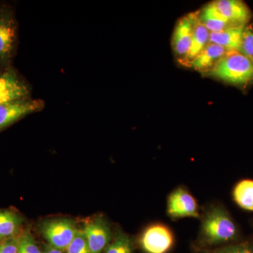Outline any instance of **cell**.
I'll list each match as a JSON object with an SVG mask.
<instances>
[{"mask_svg": "<svg viewBox=\"0 0 253 253\" xmlns=\"http://www.w3.org/2000/svg\"><path fill=\"white\" fill-rule=\"evenodd\" d=\"M206 73L226 84L246 89L253 84V59L240 51L227 52Z\"/></svg>", "mask_w": 253, "mask_h": 253, "instance_id": "cell-1", "label": "cell"}, {"mask_svg": "<svg viewBox=\"0 0 253 253\" xmlns=\"http://www.w3.org/2000/svg\"><path fill=\"white\" fill-rule=\"evenodd\" d=\"M201 234L206 244L219 245L234 241L239 233L229 214L222 208H214L205 217Z\"/></svg>", "mask_w": 253, "mask_h": 253, "instance_id": "cell-2", "label": "cell"}, {"mask_svg": "<svg viewBox=\"0 0 253 253\" xmlns=\"http://www.w3.org/2000/svg\"><path fill=\"white\" fill-rule=\"evenodd\" d=\"M76 223L68 218L44 221L41 226L42 235L49 246L66 251L78 232Z\"/></svg>", "mask_w": 253, "mask_h": 253, "instance_id": "cell-3", "label": "cell"}, {"mask_svg": "<svg viewBox=\"0 0 253 253\" xmlns=\"http://www.w3.org/2000/svg\"><path fill=\"white\" fill-rule=\"evenodd\" d=\"M44 103L42 100L22 98L0 104V131L31 113L41 111Z\"/></svg>", "mask_w": 253, "mask_h": 253, "instance_id": "cell-4", "label": "cell"}, {"mask_svg": "<svg viewBox=\"0 0 253 253\" xmlns=\"http://www.w3.org/2000/svg\"><path fill=\"white\" fill-rule=\"evenodd\" d=\"M17 25L11 10L0 7V63L7 64L16 44Z\"/></svg>", "mask_w": 253, "mask_h": 253, "instance_id": "cell-5", "label": "cell"}, {"mask_svg": "<svg viewBox=\"0 0 253 253\" xmlns=\"http://www.w3.org/2000/svg\"><path fill=\"white\" fill-rule=\"evenodd\" d=\"M173 244L172 233L167 226L161 224L149 226L140 239L141 249L146 253H168Z\"/></svg>", "mask_w": 253, "mask_h": 253, "instance_id": "cell-6", "label": "cell"}, {"mask_svg": "<svg viewBox=\"0 0 253 253\" xmlns=\"http://www.w3.org/2000/svg\"><path fill=\"white\" fill-rule=\"evenodd\" d=\"M198 20V12L183 16L176 23L172 39V49L179 59L185 57L192 40L195 24Z\"/></svg>", "mask_w": 253, "mask_h": 253, "instance_id": "cell-7", "label": "cell"}, {"mask_svg": "<svg viewBox=\"0 0 253 253\" xmlns=\"http://www.w3.org/2000/svg\"><path fill=\"white\" fill-rule=\"evenodd\" d=\"M83 232L91 253H102L111 242V229L104 217H97L88 222Z\"/></svg>", "mask_w": 253, "mask_h": 253, "instance_id": "cell-8", "label": "cell"}, {"mask_svg": "<svg viewBox=\"0 0 253 253\" xmlns=\"http://www.w3.org/2000/svg\"><path fill=\"white\" fill-rule=\"evenodd\" d=\"M168 213L171 217H199L196 200L186 190L179 188L169 195Z\"/></svg>", "mask_w": 253, "mask_h": 253, "instance_id": "cell-9", "label": "cell"}, {"mask_svg": "<svg viewBox=\"0 0 253 253\" xmlns=\"http://www.w3.org/2000/svg\"><path fill=\"white\" fill-rule=\"evenodd\" d=\"M218 11L234 26H247L253 14L249 6L241 0H217L213 1Z\"/></svg>", "mask_w": 253, "mask_h": 253, "instance_id": "cell-10", "label": "cell"}, {"mask_svg": "<svg viewBox=\"0 0 253 253\" xmlns=\"http://www.w3.org/2000/svg\"><path fill=\"white\" fill-rule=\"evenodd\" d=\"M28 94V86L18 78L14 71L9 70L0 75V104L26 98Z\"/></svg>", "mask_w": 253, "mask_h": 253, "instance_id": "cell-11", "label": "cell"}, {"mask_svg": "<svg viewBox=\"0 0 253 253\" xmlns=\"http://www.w3.org/2000/svg\"><path fill=\"white\" fill-rule=\"evenodd\" d=\"M246 26H231L219 33H211L210 43L222 46L228 52L239 51Z\"/></svg>", "mask_w": 253, "mask_h": 253, "instance_id": "cell-12", "label": "cell"}, {"mask_svg": "<svg viewBox=\"0 0 253 253\" xmlns=\"http://www.w3.org/2000/svg\"><path fill=\"white\" fill-rule=\"evenodd\" d=\"M226 51L222 46L209 43L206 47L194 59L186 66L196 70L207 73L223 57Z\"/></svg>", "mask_w": 253, "mask_h": 253, "instance_id": "cell-13", "label": "cell"}, {"mask_svg": "<svg viewBox=\"0 0 253 253\" xmlns=\"http://www.w3.org/2000/svg\"><path fill=\"white\" fill-rule=\"evenodd\" d=\"M24 219L11 209H0V241L16 237L23 230Z\"/></svg>", "mask_w": 253, "mask_h": 253, "instance_id": "cell-14", "label": "cell"}, {"mask_svg": "<svg viewBox=\"0 0 253 253\" xmlns=\"http://www.w3.org/2000/svg\"><path fill=\"white\" fill-rule=\"evenodd\" d=\"M200 22L211 33H219L226 28L235 26L220 14L214 2H211L198 12Z\"/></svg>", "mask_w": 253, "mask_h": 253, "instance_id": "cell-15", "label": "cell"}, {"mask_svg": "<svg viewBox=\"0 0 253 253\" xmlns=\"http://www.w3.org/2000/svg\"><path fill=\"white\" fill-rule=\"evenodd\" d=\"M211 32L200 22L199 18L195 24L191 46L185 57L180 60L183 65H187L194 59L210 43Z\"/></svg>", "mask_w": 253, "mask_h": 253, "instance_id": "cell-16", "label": "cell"}, {"mask_svg": "<svg viewBox=\"0 0 253 253\" xmlns=\"http://www.w3.org/2000/svg\"><path fill=\"white\" fill-rule=\"evenodd\" d=\"M233 197L240 208L253 212V180L239 181L234 187Z\"/></svg>", "mask_w": 253, "mask_h": 253, "instance_id": "cell-17", "label": "cell"}, {"mask_svg": "<svg viewBox=\"0 0 253 253\" xmlns=\"http://www.w3.org/2000/svg\"><path fill=\"white\" fill-rule=\"evenodd\" d=\"M18 253H43L29 229H23L18 239Z\"/></svg>", "mask_w": 253, "mask_h": 253, "instance_id": "cell-18", "label": "cell"}, {"mask_svg": "<svg viewBox=\"0 0 253 253\" xmlns=\"http://www.w3.org/2000/svg\"><path fill=\"white\" fill-rule=\"evenodd\" d=\"M133 246L130 238L126 234H118L112 244H109L105 253H132Z\"/></svg>", "mask_w": 253, "mask_h": 253, "instance_id": "cell-19", "label": "cell"}, {"mask_svg": "<svg viewBox=\"0 0 253 253\" xmlns=\"http://www.w3.org/2000/svg\"><path fill=\"white\" fill-rule=\"evenodd\" d=\"M66 253H91L83 230H78L74 239L66 250Z\"/></svg>", "mask_w": 253, "mask_h": 253, "instance_id": "cell-20", "label": "cell"}, {"mask_svg": "<svg viewBox=\"0 0 253 253\" xmlns=\"http://www.w3.org/2000/svg\"><path fill=\"white\" fill-rule=\"evenodd\" d=\"M240 52L253 59V24L245 27Z\"/></svg>", "mask_w": 253, "mask_h": 253, "instance_id": "cell-21", "label": "cell"}, {"mask_svg": "<svg viewBox=\"0 0 253 253\" xmlns=\"http://www.w3.org/2000/svg\"><path fill=\"white\" fill-rule=\"evenodd\" d=\"M204 253H253V246L249 243H241L207 251Z\"/></svg>", "mask_w": 253, "mask_h": 253, "instance_id": "cell-22", "label": "cell"}, {"mask_svg": "<svg viewBox=\"0 0 253 253\" xmlns=\"http://www.w3.org/2000/svg\"><path fill=\"white\" fill-rule=\"evenodd\" d=\"M19 236L0 241V253H18Z\"/></svg>", "mask_w": 253, "mask_h": 253, "instance_id": "cell-23", "label": "cell"}, {"mask_svg": "<svg viewBox=\"0 0 253 253\" xmlns=\"http://www.w3.org/2000/svg\"><path fill=\"white\" fill-rule=\"evenodd\" d=\"M43 253H66L64 251L61 250L55 249L52 246H49V244L44 246V250L42 251Z\"/></svg>", "mask_w": 253, "mask_h": 253, "instance_id": "cell-24", "label": "cell"}]
</instances>
